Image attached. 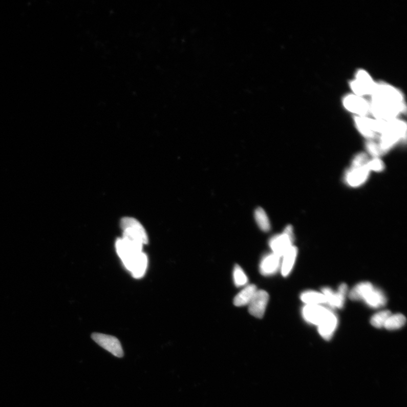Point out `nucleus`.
<instances>
[{
  "label": "nucleus",
  "instance_id": "f257e3e1",
  "mask_svg": "<svg viewBox=\"0 0 407 407\" xmlns=\"http://www.w3.org/2000/svg\"><path fill=\"white\" fill-rule=\"evenodd\" d=\"M406 135V125L404 122L397 119L385 121L378 142L383 154L388 153L400 141L405 140Z\"/></svg>",
  "mask_w": 407,
  "mask_h": 407
},
{
  "label": "nucleus",
  "instance_id": "f03ea898",
  "mask_svg": "<svg viewBox=\"0 0 407 407\" xmlns=\"http://www.w3.org/2000/svg\"><path fill=\"white\" fill-rule=\"evenodd\" d=\"M405 110L403 102H393L373 100L370 105L371 112L376 119L384 121L397 119L400 113Z\"/></svg>",
  "mask_w": 407,
  "mask_h": 407
},
{
  "label": "nucleus",
  "instance_id": "7ed1b4c3",
  "mask_svg": "<svg viewBox=\"0 0 407 407\" xmlns=\"http://www.w3.org/2000/svg\"><path fill=\"white\" fill-rule=\"evenodd\" d=\"M121 226L123 230L122 238L143 246L148 244L147 234L137 220L133 217H124L121 221Z\"/></svg>",
  "mask_w": 407,
  "mask_h": 407
},
{
  "label": "nucleus",
  "instance_id": "20e7f679",
  "mask_svg": "<svg viewBox=\"0 0 407 407\" xmlns=\"http://www.w3.org/2000/svg\"><path fill=\"white\" fill-rule=\"evenodd\" d=\"M294 242V234L291 225L287 226L282 234L271 237L269 245L272 253L282 258L289 249L293 246Z\"/></svg>",
  "mask_w": 407,
  "mask_h": 407
},
{
  "label": "nucleus",
  "instance_id": "39448f33",
  "mask_svg": "<svg viewBox=\"0 0 407 407\" xmlns=\"http://www.w3.org/2000/svg\"><path fill=\"white\" fill-rule=\"evenodd\" d=\"M92 338L96 343L113 355L118 357L123 356V351L121 342L115 336L95 333L92 334Z\"/></svg>",
  "mask_w": 407,
  "mask_h": 407
},
{
  "label": "nucleus",
  "instance_id": "423d86ee",
  "mask_svg": "<svg viewBox=\"0 0 407 407\" xmlns=\"http://www.w3.org/2000/svg\"><path fill=\"white\" fill-rule=\"evenodd\" d=\"M376 84L370 75L360 70L356 74V79L351 83V88L357 95H372Z\"/></svg>",
  "mask_w": 407,
  "mask_h": 407
},
{
  "label": "nucleus",
  "instance_id": "0eeeda50",
  "mask_svg": "<svg viewBox=\"0 0 407 407\" xmlns=\"http://www.w3.org/2000/svg\"><path fill=\"white\" fill-rule=\"evenodd\" d=\"M348 290V287L345 284H341L337 291H334L328 287H325L322 290L327 304L333 308H343Z\"/></svg>",
  "mask_w": 407,
  "mask_h": 407
},
{
  "label": "nucleus",
  "instance_id": "6e6552de",
  "mask_svg": "<svg viewBox=\"0 0 407 407\" xmlns=\"http://www.w3.org/2000/svg\"><path fill=\"white\" fill-rule=\"evenodd\" d=\"M370 173L366 166H351L345 173V182L350 187L353 188L360 187L368 181Z\"/></svg>",
  "mask_w": 407,
  "mask_h": 407
},
{
  "label": "nucleus",
  "instance_id": "1a4fd4ad",
  "mask_svg": "<svg viewBox=\"0 0 407 407\" xmlns=\"http://www.w3.org/2000/svg\"><path fill=\"white\" fill-rule=\"evenodd\" d=\"M269 299V296L267 291L258 290L248 305L249 313L255 317L262 318L267 309Z\"/></svg>",
  "mask_w": 407,
  "mask_h": 407
},
{
  "label": "nucleus",
  "instance_id": "9d476101",
  "mask_svg": "<svg viewBox=\"0 0 407 407\" xmlns=\"http://www.w3.org/2000/svg\"><path fill=\"white\" fill-rule=\"evenodd\" d=\"M373 100L403 102V97L400 92L392 86L386 84H376L372 94Z\"/></svg>",
  "mask_w": 407,
  "mask_h": 407
},
{
  "label": "nucleus",
  "instance_id": "9b49d317",
  "mask_svg": "<svg viewBox=\"0 0 407 407\" xmlns=\"http://www.w3.org/2000/svg\"><path fill=\"white\" fill-rule=\"evenodd\" d=\"M330 311V309L322 305H306L302 309V315L308 323L318 326Z\"/></svg>",
  "mask_w": 407,
  "mask_h": 407
},
{
  "label": "nucleus",
  "instance_id": "f8f14e48",
  "mask_svg": "<svg viewBox=\"0 0 407 407\" xmlns=\"http://www.w3.org/2000/svg\"><path fill=\"white\" fill-rule=\"evenodd\" d=\"M344 104L347 110L359 117H366L370 112V105L360 96H347L344 99Z\"/></svg>",
  "mask_w": 407,
  "mask_h": 407
},
{
  "label": "nucleus",
  "instance_id": "ddd939ff",
  "mask_svg": "<svg viewBox=\"0 0 407 407\" xmlns=\"http://www.w3.org/2000/svg\"><path fill=\"white\" fill-rule=\"evenodd\" d=\"M281 258L270 253L266 254L260 263V272L264 276L274 275L281 268Z\"/></svg>",
  "mask_w": 407,
  "mask_h": 407
},
{
  "label": "nucleus",
  "instance_id": "4468645a",
  "mask_svg": "<svg viewBox=\"0 0 407 407\" xmlns=\"http://www.w3.org/2000/svg\"><path fill=\"white\" fill-rule=\"evenodd\" d=\"M355 123L358 131L368 140H375L377 137L375 119L357 116L355 118Z\"/></svg>",
  "mask_w": 407,
  "mask_h": 407
},
{
  "label": "nucleus",
  "instance_id": "2eb2a0df",
  "mask_svg": "<svg viewBox=\"0 0 407 407\" xmlns=\"http://www.w3.org/2000/svg\"><path fill=\"white\" fill-rule=\"evenodd\" d=\"M338 325V317L330 310L327 317L317 326L318 333L324 339L329 340L332 338Z\"/></svg>",
  "mask_w": 407,
  "mask_h": 407
},
{
  "label": "nucleus",
  "instance_id": "dca6fc26",
  "mask_svg": "<svg viewBox=\"0 0 407 407\" xmlns=\"http://www.w3.org/2000/svg\"><path fill=\"white\" fill-rule=\"evenodd\" d=\"M297 248L292 246L288 251L282 256L281 264V271L282 275L284 276H288L294 267L297 256Z\"/></svg>",
  "mask_w": 407,
  "mask_h": 407
},
{
  "label": "nucleus",
  "instance_id": "f3484780",
  "mask_svg": "<svg viewBox=\"0 0 407 407\" xmlns=\"http://www.w3.org/2000/svg\"><path fill=\"white\" fill-rule=\"evenodd\" d=\"M362 301L367 306L373 308L384 307L387 303V298L384 293L375 287L368 293Z\"/></svg>",
  "mask_w": 407,
  "mask_h": 407
},
{
  "label": "nucleus",
  "instance_id": "a211bd4d",
  "mask_svg": "<svg viewBox=\"0 0 407 407\" xmlns=\"http://www.w3.org/2000/svg\"><path fill=\"white\" fill-rule=\"evenodd\" d=\"M257 290V287L254 285H247L235 297L234 299V305L237 307L248 305Z\"/></svg>",
  "mask_w": 407,
  "mask_h": 407
},
{
  "label": "nucleus",
  "instance_id": "6ab92c4d",
  "mask_svg": "<svg viewBox=\"0 0 407 407\" xmlns=\"http://www.w3.org/2000/svg\"><path fill=\"white\" fill-rule=\"evenodd\" d=\"M374 288L373 285L369 282H363L358 284L349 292L351 300L357 301L363 300L366 295Z\"/></svg>",
  "mask_w": 407,
  "mask_h": 407
},
{
  "label": "nucleus",
  "instance_id": "aec40b11",
  "mask_svg": "<svg viewBox=\"0 0 407 407\" xmlns=\"http://www.w3.org/2000/svg\"><path fill=\"white\" fill-rule=\"evenodd\" d=\"M148 265V258L143 252L137 260L129 271L132 274L134 278L139 279L144 275Z\"/></svg>",
  "mask_w": 407,
  "mask_h": 407
},
{
  "label": "nucleus",
  "instance_id": "412c9836",
  "mask_svg": "<svg viewBox=\"0 0 407 407\" xmlns=\"http://www.w3.org/2000/svg\"><path fill=\"white\" fill-rule=\"evenodd\" d=\"M302 301L306 305H322L327 304L324 295L321 292L314 291H307L301 295Z\"/></svg>",
  "mask_w": 407,
  "mask_h": 407
},
{
  "label": "nucleus",
  "instance_id": "4be33fe9",
  "mask_svg": "<svg viewBox=\"0 0 407 407\" xmlns=\"http://www.w3.org/2000/svg\"><path fill=\"white\" fill-rule=\"evenodd\" d=\"M406 323V318L402 314H391L384 325V327L389 330L399 329Z\"/></svg>",
  "mask_w": 407,
  "mask_h": 407
},
{
  "label": "nucleus",
  "instance_id": "5701e85b",
  "mask_svg": "<svg viewBox=\"0 0 407 407\" xmlns=\"http://www.w3.org/2000/svg\"><path fill=\"white\" fill-rule=\"evenodd\" d=\"M254 219L260 229L265 232L270 230V221L267 213L263 208H258L255 210Z\"/></svg>",
  "mask_w": 407,
  "mask_h": 407
},
{
  "label": "nucleus",
  "instance_id": "b1692460",
  "mask_svg": "<svg viewBox=\"0 0 407 407\" xmlns=\"http://www.w3.org/2000/svg\"><path fill=\"white\" fill-rule=\"evenodd\" d=\"M391 314L392 313L388 310L380 311L374 314L371 318V323L374 327L376 328H383L385 323Z\"/></svg>",
  "mask_w": 407,
  "mask_h": 407
},
{
  "label": "nucleus",
  "instance_id": "393cba45",
  "mask_svg": "<svg viewBox=\"0 0 407 407\" xmlns=\"http://www.w3.org/2000/svg\"><path fill=\"white\" fill-rule=\"evenodd\" d=\"M233 280L237 287L246 286L248 281V279L245 272L240 265H235L233 270Z\"/></svg>",
  "mask_w": 407,
  "mask_h": 407
},
{
  "label": "nucleus",
  "instance_id": "a878e982",
  "mask_svg": "<svg viewBox=\"0 0 407 407\" xmlns=\"http://www.w3.org/2000/svg\"><path fill=\"white\" fill-rule=\"evenodd\" d=\"M366 146L368 154L372 158H380V156L383 154L378 142H376L375 140H367Z\"/></svg>",
  "mask_w": 407,
  "mask_h": 407
},
{
  "label": "nucleus",
  "instance_id": "bb28decb",
  "mask_svg": "<svg viewBox=\"0 0 407 407\" xmlns=\"http://www.w3.org/2000/svg\"><path fill=\"white\" fill-rule=\"evenodd\" d=\"M366 167L370 172H381L385 167L383 161L380 158H372L369 160Z\"/></svg>",
  "mask_w": 407,
  "mask_h": 407
},
{
  "label": "nucleus",
  "instance_id": "cd10ccee",
  "mask_svg": "<svg viewBox=\"0 0 407 407\" xmlns=\"http://www.w3.org/2000/svg\"><path fill=\"white\" fill-rule=\"evenodd\" d=\"M370 160L366 153L357 154L353 159L351 162L352 167H361L366 166L368 160Z\"/></svg>",
  "mask_w": 407,
  "mask_h": 407
}]
</instances>
